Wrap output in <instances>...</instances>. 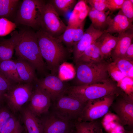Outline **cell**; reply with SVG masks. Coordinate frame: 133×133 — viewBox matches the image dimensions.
<instances>
[{"label": "cell", "mask_w": 133, "mask_h": 133, "mask_svg": "<svg viewBox=\"0 0 133 133\" xmlns=\"http://www.w3.org/2000/svg\"><path fill=\"white\" fill-rule=\"evenodd\" d=\"M133 29H129L118 34V42L111 54L114 59L124 57L127 49L132 43Z\"/></svg>", "instance_id": "cell-19"}, {"label": "cell", "mask_w": 133, "mask_h": 133, "mask_svg": "<svg viewBox=\"0 0 133 133\" xmlns=\"http://www.w3.org/2000/svg\"><path fill=\"white\" fill-rule=\"evenodd\" d=\"M132 22L120 10L113 18L108 16L107 26L104 31L105 32L111 34L122 33L129 29H133Z\"/></svg>", "instance_id": "cell-15"}, {"label": "cell", "mask_w": 133, "mask_h": 133, "mask_svg": "<svg viewBox=\"0 0 133 133\" xmlns=\"http://www.w3.org/2000/svg\"><path fill=\"white\" fill-rule=\"evenodd\" d=\"M88 14L91 24L96 29L104 31L107 26L108 15L110 12L97 11L89 6Z\"/></svg>", "instance_id": "cell-24"}, {"label": "cell", "mask_w": 133, "mask_h": 133, "mask_svg": "<svg viewBox=\"0 0 133 133\" xmlns=\"http://www.w3.org/2000/svg\"><path fill=\"white\" fill-rule=\"evenodd\" d=\"M87 1L90 7L97 11L105 12L108 10L107 0H88Z\"/></svg>", "instance_id": "cell-35"}, {"label": "cell", "mask_w": 133, "mask_h": 133, "mask_svg": "<svg viewBox=\"0 0 133 133\" xmlns=\"http://www.w3.org/2000/svg\"><path fill=\"white\" fill-rule=\"evenodd\" d=\"M58 15L64 17L71 12L77 2L76 0H48Z\"/></svg>", "instance_id": "cell-27"}, {"label": "cell", "mask_w": 133, "mask_h": 133, "mask_svg": "<svg viewBox=\"0 0 133 133\" xmlns=\"http://www.w3.org/2000/svg\"><path fill=\"white\" fill-rule=\"evenodd\" d=\"M117 95H111L87 101L78 121H91L103 117L108 112Z\"/></svg>", "instance_id": "cell-8"}, {"label": "cell", "mask_w": 133, "mask_h": 133, "mask_svg": "<svg viewBox=\"0 0 133 133\" xmlns=\"http://www.w3.org/2000/svg\"><path fill=\"white\" fill-rule=\"evenodd\" d=\"M53 112L42 122L43 133H69L75 130L74 123Z\"/></svg>", "instance_id": "cell-12"}, {"label": "cell", "mask_w": 133, "mask_h": 133, "mask_svg": "<svg viewBox=\"0 0 133 133\" xmlns=\"http://www.w3.org/2000/svg\"><path fill=\"white\" fill-rule=\"evenodd\" d=\"M116 66L125 77L133 78V61L124 58L114 59Z\"/></svg>", "instance_id": "cell-28"}, {"label": "cell", "mask_w": 133, "mask_h": 133, "mask_svg": "<svg viewBox=\"0 0 133 133\" xmlns=\"http://www.w3.org/2000/svg\"><path fill=\"white\" fill-rule=\"evenodd\" d=\"M18 75L22 82L25 83H35L38 79L35 69L26 60L19 57L15 60Z\"/></svg>", "instance_id": "cell-17"}, {"label": "cell", "mask_w": 133, "mask_h": 133, "mask_svg": "<svg viewBox=\"0 0 133 133\" xmlns=\"http://www.w3.org/2000/svg\"><path fill=\"white\" fill-rule=\"evenodd\" d=\"M54 101L53 112L71 121L78 120L86 102L66 94Z\"/></svg>", "instance_id": "cell-6"}, {"label": "cell", "mask_w": 133, "mask_h": 133, "mask_svg": "<svg viewBox=\"0 0 133 133\" xmlns=\"http://www.w3.org/2000/svg\"><path fill=\"white\" fill-rule=\"evenodd\" d=\"M105 32V31L95 29L91 24H90L84 31L81 39L73 47L72 52L75 63L83 52Z\"/></svg>", "instance_id": "cell-13"}, {"label": "cell", "mask_w": 133, "mask_h": 133, "mask_svg": "<svg viewBox=\"0 0 133 133\" xmlns=\"http://www.w3.org/2000/svg\"><path fill=\"white\" fill-rule=\"evenodd\" d=\"M74 28L67 27L60 36L57 37L70 52H72L74 46Z\"/></svg>", "instance_id": "cell-29"}, {"label": "cell", "mask_w": 133, "mask_h": 133, "mask_svg": "<svg viewBox=\"0 0 133 133\" xmlns=\"http://www.w3.org/2000/svg\"><path fill=\"white\" fill-rule=\"evenodd\" d=\"M15 83L0 71V91L4 94L9 91Z\"/></svg>", "instance_id": "cell-33"}, {"label": "cell", "mask_w": 133, "mask_h": 133, "mask_svg": "<svg viewBox=\"0 0 133 133\" xmlns=\"http://www.w3.org/2000/svg\"><path fill=\"white\" fill-rule=\"evenodd\" d=\"M22 115L27 133H43L42 122L28 107L23 109Z\"/></svg>", "instance_id": "cell-20"}, {"label": "cell", "mask_w": 133, "mask_h": 133, "mask_svg": "<svg viewBox=\"0 0 133 133\" xmlns=\"http://www.w3.org/2000/svg\"><path fill=\"white\" fill-rule=\"evenodd\" d=\"M133 0H124L120 9L123 14L132 22L133 20Z\"/></svg>", "instance_id": "cell-32"}, {"label": "cell", "mask_w": 133, "mask_h": 133, "mask_svg": "<svg viewBox=\"0 0 133 133\" xmlns=\"http://www.w3.org/2000/svg\"><path fill=\"white\" fill-rule=\"evenodd\" d=\"M75 133H104L100 122L77 121L74 123Z\"/></svg>", "instance_id": "cell-26"}, {"label": "cell", "mask_w": 133, "mask_h": 133, "mask_svg": "<svg viewBox=\"0 0 133 133\" xmlns=\"http://www.w3.org/2000/svg\"><path fill=\"white\" fill-rule=\"evenodd\" d=\"M4 100V93L0 91V104Z\"/></svg>", "instance_id": "cell-41"}, {"label": "cell", "mask_w": 133, "mask_h": 133, "mask_svg": "<svg viewBox=\"0 0 133 133\" xmlns=\"http://www.w3.org/2000/svg\"><path fill=\"white\" fill-rule=\"evenodd\" d=\"M118 40L116 37L105 32L97 40L102 59L109 57L116 47Z\"/></svg>", "instance_id": "cell-21"}, {"label": "cell", "mask_w": 133, "mask_h": 133, "mask_svg": "<svg viewBox=\"0 0 133 133\" xmlns=\"http://www.w3.org/2000/svg\"><path fill=\"white\" fill-rule=\"evenodd\" d=\"M17 121L12 115L5 123L0 133H14Z\"/></svg>", "instance_id": "cell-34"}, {"label": "cell", "mask_w": 133, "mask_h": 133, "mask_svg": "<svg viewBox=\"0 0 133 133\" xmlns=\"http://www.w3.org/2000/svg\"><path fill=\"white\" fill-rule=\"evenodd\" d=\"M117 85L108 80L92 84L69 86L66 94L86 102L109 95L121 93Z\"/></svg>", "instance_id": "cell-3"}, {"label": "cell", "mask_w": 133, "mask_h": 133, "mask_svg": "<svg viewBox=\"0 0 133 133\" xmlns=\"http://www.w3.org/2000/svg\"><path fill=\"white\" fill-rule=\"evenodd\" d=\"M110 108L116 114L122 125L127 126L133 128V93L128 95L125 93L124 94L121 93L118 94L116 96Z\"/></svg>", "instance_id": "cell-10"}, {"label": "cell", "mask_w": 133, "mask_h": 133, "mask_svg": "<svg viewBox=\"0 0 133 133\" xmlns=\"http://www.w3.org/2000/svg\"><path fill=\"white\" fill-rule=\"evenodd\" d=\"M23 130V127L21 125L19 120H17L14 133H21Z\"/></svg>", "instance_id": "cell-40"}, {"label": "cell", "mask_w": 133, "mask_h": 133, "mask_svg": "<svg viewBox=\"0 0 133 133\" xmlns=\"http://www.w3.org/2000/svg\"><path fill=\"white\" fill-rule=\"evenodd\" d=\"M124 58L133 60V44L132 43L127 49L125 53Z\"/></svg>", "instance_id": "cell-39"}, {"label": "cell", "mask_w": 133, "mask_h": 133, "mask_svg": "<svg viewBox=\"0 0 133 133\" xmlns=\"http://www.w3.org/2000/svg\"><path fill=\"white\" fill-rule=\"evenodd\" d=\"M107 70L109 75L117 82L125 77L114 62L107 64Z\"/></svg>", "instance_id": "cell-31"}, {"label": "cell", "mask_w": 133, "mask_h": 133, "mask_svg": "<svg viewBox=\"0 0 133 133\" xmlns=\"http://www.w3.org/2000/svg\"><path fill=\"white\" fill-rule=\"evenodd\" d=\"M21 1L20 0H0V18H5L14 22Z\"/></svg>", "instance_id": "cell-22"}, {"label": "cell", "mask_w": 133, "mask_h": 133, "mask_svg": "<svg viewBox=\"0 0 133 133\" xmlns=\"http://www.w3.org/2000/svg\"><path fill=\"white\" fill-rule=\"evenodd\" d=\"M18 27L19 38L15 49L16 55L29 62L40 74L46 75L47 68L40 52L36 31L28 26Z\"/></svg>", "instance_id": "cell-1"}, {"label": "cell", "mask_w": 133, "mask_h": 133, "mask_svg": "<svg viewBox=\"0 0 133 133\" xmlns=\"http://www.w3.org/2000/svg\"><path fill=\"white\" fill-rule=\"evenodd\" d=\"M85 24V21L79 26L74 28V46L81 39L83 35Z\"/></svg>", "instance_id": "cell-38"}, {"label": "cell", "mask_w": 133, "mask_h": 133, "mask_svg": "<svg viewBox=\"0 0 133 133\" xmlns=\"http://www.w3.org/2000/svg\"><path fill=\"white\" fill-rule=\"evenodd\" d=\"M124 0H107V6L109 12L120 9Z\"/></svg>", "instance_id": "cell-36"}, {"label": "cell", "mask_w": 133, "mask_h": 133, "mask_svg": "<svg viewBox=\"0 0 133 133\" xmlns=\"http://www.w3.org/2000/svg\"><path fill=\"white\" fill-rule=\"evenodd\" d=\"M75 63V75L73 80L74 85H88L109 80L107 64L102 61L94 63Z\"/></svg>", "instance_id": "cell-4"}, {"label": "cell", "mask_w": 133, "mask_h": 133, "mask_svg": "<svg viewBox=\"0 0 133 133\" xmlns=\"http://www.w3.org/2000/svg\"><path fill=\"white\" fill-rule=\"evenodd\" d=\"M41 29L51 36L57 38L67 28L48 0H44L41 8Z\"/></svg>", "instance_id": "cell-7"}, {"label": "cell", "mask_w": 133, "mask_h": 133, "mask_svg": "<svg viewBox=\"0 0 133 133\" xmlns=\"http://www.w3.org/2000/svg\"><path fill=\"white\" fill-rule=\"evenodd\" d=\"M89 8L87 0H78L71 12L67 26L75 28L85 21Z\"/></svg>", "instance_id": "cell-16"}, {"label": "cell", "mask_w": 133, "mask_h": 133, "mask_svg": "<svg viewBox=\"0 0 133 133\" xmlns=\"http://www.w3.org/2000/svg\"><path fill=\"white\" fill-rule=\"evenodd\" d=\"M0 71L16 83H23L18 75L15 61L10 59L0 61Z\"/></svg>", "instance_id": "cell-25"}, {"label": "cell", "mask_w": 133, "mask_h": 133, "mask_svg": "<svg viewBox=\"0 0 133 133\" xmlns=\"http://www.w3.org/2000/svg\"><path fill=\"white\" fill-rule=\"evenodd\" d=\"M69 133H75V130H74Z\"/></svg>", "instance_id": "cell-42"}, {"label": "cell", "mask_w": 133, "mask_h": 133, "mask_svg": "<svg viewBox=\"0 0 133 133\" xmlns=\"http://www.w3.org/2000/svg\"><path fill=\"white\" fill-rule=\"evenodd\" d=\"M44 0H23L17 11L14 22L17 27L25 26L35 31L41 28V8Z\"/></svg>", "instance_id": "cell-5"}, {"label": "cell", "mask_w": 133, "mask_h": 133, "mask_svg": "<svg viewBox=\"0 0 133 133\" xmlns=\"http://www.w3.org/2000/svg\"><path fill=\"white\" fill-rule=\"evenodd\" d=\"M49 96L37 86L33 89L28 108L36 116L47 113L51 104Z\"/></svg>", "instance_id": "cell-14"}, {"label": "cell", "mask_w": 133, "mask_h": 133, "mask_svg": "<svg viewBox=\"0 0 133 133\" xmlns=\"http://www.w3.org/2000/svg\"><path fill=\"white\" fill-rule=\"evenodd\" d=\"M12 115L5 107H0V132L3 125Z\"/></svg>", "instance_id": "cell-37"}, {"label": "cell", "mask_w": 133, "mask_h": 133, "mask_svg": "<svg viewBox=\"0 0 133 133\" xmlns=\"http://www.w3.org/2000/svg\"><path fill=\"white\" fill-rule=\"evenodd\" d=\"M33 90V83H17L4 94V100L10 109L17 112L29 101Z\"/></svg>", "instance_id": "cell-9"}, {"label": "cell", "mask_w": 133, "mask_h": 133, "mask_svg": "<svg viewBox=\"0 0 133 133\" xmlns=\"http://www.w3.org/2000/svg\"><path fill=\"white\" fill-rule=\"evenodd\" d=\"M35 83L54 101L65 94L69 86L57 75L51 74L38 79Z\"/></svg>", "instance_id": "cell-11"}, {"label": "cell", "mask_w": 133, "mask_h": 133, "mask_svg": "<svg viewBox=\"0 0 133 133\" xmlns=\"http://www.w3.org/2000/svg\"><path fill=\"white\" fill-rule=\"evenodd\" d=\"M40 52L48 69L57 75L60 66L68 58L70 52L58 38L40 28L36 32Z\"/></svg>", "instance_id": "cell-2"}, {"label": "cell", "mask_w": 133, "mask_h": 133, "mask_svg": "<svg viewBox=\"0 0 133 133\" xmlns=\"http://www.w3.org/2000/svg\"><path fill=\"white\" fill-rule=\"evenodd\" d=\"M102 60L99 45L97 40L83 52L75 63H94L101 62Z\"/></svg>", "instance_id": "cell-23"}, {"label": "cell", "mask_w": 133, "mask_h": 133, "mask_svg": "<svg viewBox=\"0 0 133 133\" xmlns=\"http://www.w3.org/2000/svg\"><path fill=\"white\" fill-rule=\"evenodd\" d=\"M17 26L14 22L4 18H0V36H5L15 30Z\"/></svg>", "instance_id": "cell-30"}, {"label": "cell", "mask_w": 133, "mask_h": 133, "mask_svg": "<svg viewBox=\"0 0 133 133\" xmlns=\"http://www.w3.org/2000/svg\"><path fill=\"white\" fill-rule=\"evenodd\" d=\"M19 38L18 31L15 30L11 33L9 38L0 39V61L11 59Z\"/></svg>", "instance_id": "cell-18"}]
</instances>
